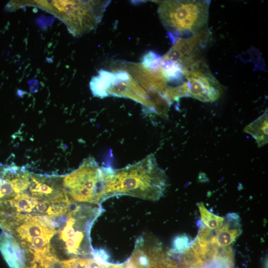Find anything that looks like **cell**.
<instances>
[{
    "label": "cell",
    "instance_id": "cell-11",
    "mask_svg": "<svg viewBox=\"0 0 268 268\" xmlns=\"http://www.w3.org/2000/svg\"><path fill=\"white\" fill-rule=\"evenodd\" d=\"M268 115L267 110L263 115L246 126L243 130L255 139L259 147L268 143Z\"/></svg>",
    "mask_w": 268,
    "mask_h": 268
},
{
    "label": "cell",
    "instance_id": "cell-2",
    "mask_svg": "<svg viewBox=\"0 0 268 268\" xmlns=\"http://www.w3.org/2000/svg\"><path fill=\"white\" fill-rule=\"evenodd\" d=\"M97 206L70 202L51 243L59 259L63 254L71 258L92 257L90 232L94 220L100 213L101 210Z\"/></svg>",
    "mask_w": 268,
    "mask_h": 268
},
{
    "label": "cell",
    "instance_id": "cell-10",
    "mask_svg": "<svg viewBox=\"0 0 268 268\" xmlns=\"http://www.w3.org/2000/svg\"><path fill=\"white\" fill-rule=\"evenodd\" d=\"M227 220V223L216 230L215 242L220 247H226L231 245L242 232L236 214H230Z\"/></svg>",
    "mask_w": 268,
    "mask_h": 268
},
{
    "label": "cell",
    "instance_id": "cell-3",
    "mask_svg": "<svg viewBox=\"0 0 268 268\" xmlns=\"http://www.w3.org/2000/svg\"><path fill=\"white\" fill-rule=\"evenodd\" d=\"M110 0H23L22 6H34L60 19L74 36L94 30Z\"/></svg>",
    "mask_w": 268,
    "mask_h": 268
},
{
    "label": "cell",
    "instance_id": "cell-9",
    "mask_svg": "<svg viewBox=\"0 0 268 268\" xmlns=\"http://www.w3.org/2000/svg\"><path fill=\"white\" fill-rule=\"evenodd\" d=\"M0 251L10 268H26L25 252L10 234L3 231L1 234Z\"/></svg>",
    "mask_w": 268,
    "mask_h": 268
},
{
    "label": "cell",
    "instance_id": "cell-14",
    "mask_svg": "<svg viewBox=\"0 0 268 268\" xmlns=\"http://www.w3.org/2000/svg\"><path fill=\"white\" fill-rule=\"evenodd\" d=\"M194 242L200 247L206 248L215 244V235L210 229L202 226L200 228L197 237Z\"/></svg>",
    "mask_w": 268,
    "mask_h": 268
},
{
    "label": "cell",
    "instance_id": "cell-12",
    "mask_svg": "<svg viewBox=\"0 0 268 268\" xmlns=\"http://www.w3.org/2000/svg\"><path fill=\"white\" fill-rule=\"evenodd\" d=\"M46 268H105L93 258L76 257L65 260H57Z\"/></svg>",
    "mask_w": 268,
    "mask_h": 268
},
{
    "label": "cell",
    "instance_id": "cell-7",
    "mask_svg": "<svg viewBox=\"0 0 268 268\" xmlns=\"http://www.w3.org/2000/svg\"><path fill=\"white\" fill-rule=\"evenodd\" d=\"M210 38L207 29L190 37L179 38L162 58L180 64L184 69L193 68L204 62L202 52Z\"/></svg>",
    "mask_w": 268,
    "mask_h": 268
},
{
    "label": "cell",
    "instance_id": "cell-8",
    "mask_svg": "<svg viewBox=\"0 0 268 268\" xmlns=\"http://www.w3.org/2000/svg\"><path fill=\"white\" fill-rule=\"evenodd\" d=\"M184 74L191 97L202 102H212L221 96L222 86L210 73L205 62L185 69Z\"/></svg>",
    "mask_w": 268,
    "mask_h": 268
},
{
    "label": "cell",
    "instance_id": "cell-15",
    "mask_svg": "<svg viewBox=\"0 0 268 268\" xmlns=\"http://www.w3.org/2000/svg\"><path fill=\"white\" fill-rule=\"evenodd\" d=\"M189 238L186 235H179L173 241V252L181 253L185 251L190 246Z\"/></svg>",
    "mask_w": 268,
    "mask_h": 268
},
{
    "label": "cell",
    "instance_id": "cell-6",
    "mask_svg": "<svg viewBox=\"0 0 268 268\" xmlns=\"http://www.w3.org/2000/svg\"><path fill=\"white\" fill-rule=\"evenodd\" d=\"M90 90L95 97L115 96L131 99L156 113L155 104L148 94L126 70L109 71L101 69L89 82Z\"/></svg>",
    "mask_w": 268,
    "mask_h": 268
},
{
    "label": "cell",
    "instance_id": "cell-4",
    "mask_svg": "<svg viewBox=\"0 0 268 268\" xmlns=\"http://www.w3.org/2000/svg\"><path fill=\"white\" fill-rule=\"evenodd\" d=\"M209 0H163L158 2L159 19L172 44L206 29Z\"/></svg>",
    "mask_w": 268,
    "mask_h": 268
},
{
    "label": "cell",
    "instance_id": "cell-1",
    "mask_svg": "<svg viewBox=\"0 0 268 268\" xmlns=\"http://www.w3.org/2000/svg\"><path fill=\"white\" fill-rule=\"evenodd\" d=\"M167 185L165 172L150 154L123 168L112 169L107 183V197L125 195L156 201L163 195Z\"/></svg>",
    "mask_w": 268,
    "mask_h": 268
},
{
    "label": "cell",
    "instance_id": "cell-5",
    "mask_svg": "<svg viewBox=\"0 0 268 268\" xmlns=\"http://www.w3.org/2000/svg\"><path fill=\"white\" fill-rule=\"evenodd\" d=\"M111 167H100L95 159H85L77 169L63 176V188L71 202L98 205L107 198Z\"/></svg>",
    "mask_w": 268,
    "mask_h": 268
},
{
    "label": "cell",
    "instance_id": "cell-13",
    "mask_svg": "<svg viewBox=\"0 0 268 268\" xmlns=\"http://www.w3.org/2000/svg\"><path fill=\"white\" fill-rule=\"evenodd\" d=\"M199 209L201 220L204 224L210 230H217L223 224L224 218L217 216L208 211L202 202L199 203Z\"/></svg>",
    "mask_w": 268,
    "mask_h": 268
}]
</instances>
